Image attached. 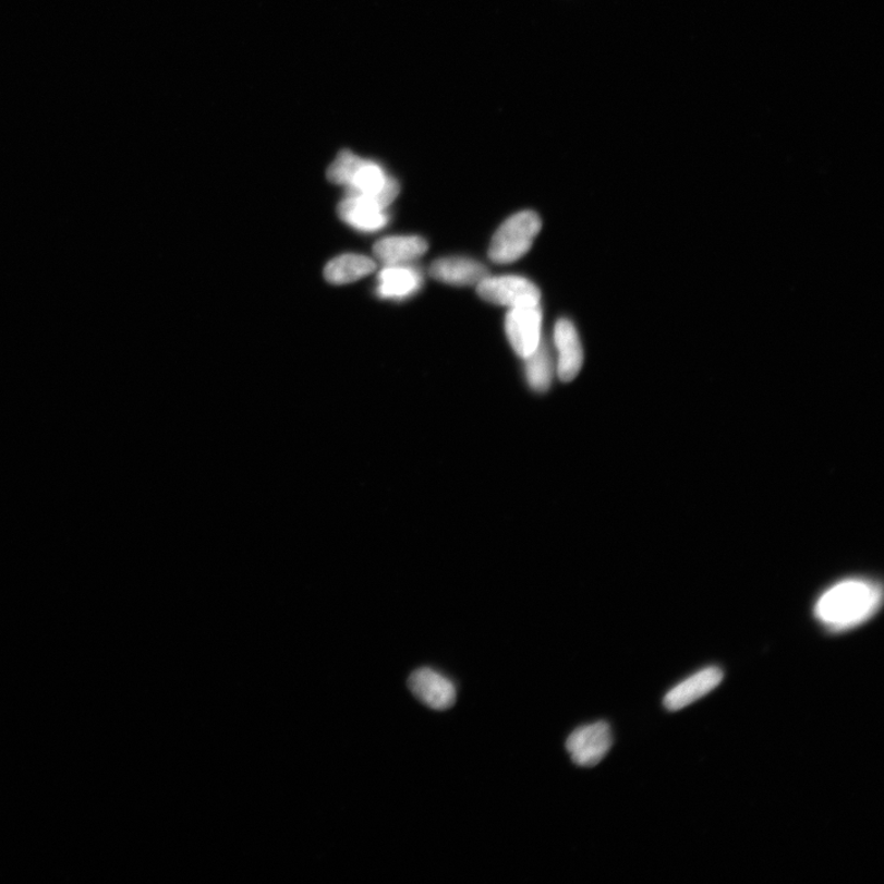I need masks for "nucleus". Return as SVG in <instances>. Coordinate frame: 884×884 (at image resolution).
<instances>
[{"instance_id":"obj_7","label":"nucleus","mask_w":884,"mask_h":884,"mask_svg":"<svg viewBox=\"0 0 884 884\" xmlns=\"http://www.w3.org/2000/svg\"><path fill=\"white\" fill-rule=\"evenodd\" d=\"M408 687L411 692L424 705L434 711H448L456 703L455 685L449 678L433 668H420L408 678Z\"/></svg>"},{"instance_id":"obj_13","label":"nucleus","mask_w":884,"mask_h":884,"mask_svg":"<svg viewBox=\"0 0 884 884\" xmlns=\"http://www.w3.org/2000/svg\"><path fill=\"white\" fill-rule=\"evenodd\" d=\"M427 247L421 237H390L376 242L374 254L386 266H402L423 256Z\"/></svg>"},{"instance_id":"obj_6","label":"nucleus","mask_w":884,"mask_h":884,"mask_svg":"<svg viewBox=\"0 0 884 884\" xmlns=\"http://www.w3.org/2000/svg\"><path fill=\"white\" fill-rule=\"evenodd\" d=\"M542 310L538 305L511 307L505 318V332L520 358H529L541 343Z\"/></svg>"},{"instance_id":"obj_1","label":"nucleus","mask_w":884,"mask_h":884,"mask_svg":"<svg viewBox=\"0 0 884 884\" xmlns=\"http://www.w3.org/2000/svg\"><path fill=\"white\" fill-rule=\"evenodd\" d=\"M882 591L873 582L845 580L825 591L815 605V617L834 631L864 623L880 609Z\"/></svg>"},{"instance_id":"obj_4","label":"nucleus","mask_w":884,"mask_h":884,"mask_svg":"<svg viewBox=\"0 0 884 884\" xmlns=\"http://www.w3.org/2000/svg\"><path fill=\"white\" fill-rule=\"evenodd\" d=\"M477 293L488 303L509 307L538 305L541 301L540 289L518 276L487 277L479 284Z\"/></svg>"},{"instance_id":"obj_11","label":"nucleus","mask_w":884,"mask_h":884,"mask_svg":"<svg viewBox=\"0 0 884 884\" xmlns=\"http://www.w3.org/2000/svg\"><path fill=\"white\" fill-rule=\"evenodd\" d=\"M431 276L441 283L456 287L479 286L488 277V269L481 262L464 258L449 257L434 262Z\"/></svg>"},{"instance_id":"obj_14","label":"nucleus","mask_w":884,"mask_h":884,"mask_svg":"<svg viewBox=\"0 0 884 884\" xmlns=\"http://www.w3.org/2000/svg\"><path fill=\"white\" fill-rule=\"evenodd\" d=\"M376 269L372 258L363 255L347 254L334 258L325 268V278L330 284L343 286L354 283Z\"/></svg>"},{"instance_id":"obj_12","label":"nucleus","mask_w":884,"mask_h":884,"mask_svg":"<svg viewBox=\"0 0 884 884\" xmlns=\"http://www.w3.org/2000/svg\"><path fill=\"white\" fill-rule=\"evenodd\" d=\"M423 277L411 266H387L378 275L377 295L383 299L404 300L421 290Z\"/></svg>"},{"instance_id":"obj_2","label":"nucleus","mask_w":884,"mask_h":884,"mask_svg":"<svg viewBox=\"0 0 884 884\" xmlns=\"http://www.w3.org/2000/svg\"><path fill=\"white\" fill-rule=\"evenodd\" d=\"M329 182L348 187L349 194L373 197L387 209L400 194V183L387 174L382 165L367 160L351 150H342L329 165Z\"/></svg>"},{"instance_id":"obj_3","label":"nucleus","mask_w":884,"mask_h":884,"mask_svg":"<svg viewBox=\"0 0 884 884\" xmlns=\"http://www.w3.org/2000/svg\"><path fill=\"white\" fill-rule=\"evenodd\" d=\"M541 229L542 221L537 213L526 210L514 214L495 232L489 258L498 265L519 261L531 250Z\"/></svg>"},{"instance_id":"obj_15","label":"nucleus","mask_w":884,"mask_h":884,"mask_svg":"<svg viewBox=\"0 0 884 884\" xmlns=\"http://www.w3.org/2000/svg\"><path fill=\"white\" fill-rule=\"evenodd\" d=\"M526 361V377L529 385L537 392H546L552 383L553 361L548 348L540 343Z\"/></svg>"},{"instance_id":"obj_5","label":"nucleus","mask_w":884,"mask_h":884,"mask_svg":"<svg viewBox=\"0 0 884 884\" xmlns=\"http://www.w3.org/2000/svg\"><path fill=\"white\" fill-rule=\"evenodd\" d=\"M614 744L610 726L605 722L581 726L567 740L571 761L579 766L592 767L604 761Z\"/></svg>"},{"instance_id":"obj_10","label":"nucleus","mask_w":884,"mask_h":884,"mask_svg":"<svg viewBox=\"0 0 884 884\" xmlns=\"http://www.w3.org/2000/svg\"><path fill=\"white\" fill-rule=\"evenodd\" d=\"M724 674L720 668L709 667L686 679L676 686L665 697V707L669 712H678L714 691L723 682Z\"/></svg>"},{"instance_id":"obj_9","label":"nucleus","mask_w":884,"mask_h":884,"mask_svg":"<svg viewBox=\"0 0 884 884\" xmlns=\"http://www.w3.org/2000/svg\"><path fill=\"white\" fill-rule=\"evenodd\" d=\"M555 343L558 351L557 372L561 382L574 380L584 363V352L578 330L571 320L560 318L555 327Z\"/></svg>"},{"instance_id":"obj_8","label":"nucleus","mask_w":884,"mask_h":884,"mask_svg":"<svg viewBox=\"0 0 884 884\" xmlns=\"http://www.w3.org/2000/svg\"><path fill=\"white\" fill-rule=\"evenodd\" d=\"M339 218L346 225L363 232H375L384 229L388 222L386 209L373 197L348 194L338 206Z\"/></svg>"}]
</instances>
